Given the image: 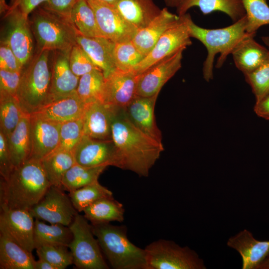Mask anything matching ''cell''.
Instances as JSON below:
<instances>
[{
    "label": "cell",
    "instance_id": "cell-26",
    "mask_svg": "<svg viewBox=\"0 0 269 269\" xmlns=\"http://www.w3.org/2000/svg\"><path fill=\"white\" fill-rule=\"evenodd\" d=\"M113 5L137 30L147 26L161 10L152 0H117Z\"/></svg>",
    "mask_w": 269,
    "mask_h": 269
},
{
    "label": "cell",
    "instance_id": "cell-22",
    "mask_svg": "<svg viewBox=\"0 0 269 269\" xmlns=\"http://www.w3.org/2000/svg\"><path fill=\"white\" fill-rule=\"evenodd\" d=\"M86 106L76 92L51 100L32 114L44 120L62 123L81 119Z\"/></svg>",
    "mask_w": 269,
    "mask_h": 269
},
{
    "label": "cell",
    "instance_id": "cell-34",
    "mask_svg": "<svg viewBox=\"0 0 269 269\" xmlns=\"http://www.w3.org/2000/svg\"><path fill=\"white\" fill-rule=\"evenodd\" d=\"M105 78L100 70H94L80 77L76 92L85 104L104 102Z\"/></svg>",
    "mask_w": 269,
    "mask_h": 269
},
{
    "label": "cell",
    "instance_id": "cell-10",
    "mask_svg": "<svg viewBox=\"0 0 269 269\" xmlns=\"http://www.w3.org/2000/svg\"><path fill=\"white\" fill-rule=\"evenodd\" d=\"M64 190L51 185L30 212L34 219L69 226L78 211Z\"/></svg>",
    "mask_w": 269,
    "mask_h": 269
},
{
    "label": "cell",
    "instance_id": "cell-44",
    "mask_svg": "<svg viewBox=\"0 0 269 269\" xmlns=\"http://www.w3.org/2000/svg\"><path fill=\"white\" fill-rule=\"evenodd\" d=\"M22 72L0 69V93L16 96Z\"/></svg>",
    "mask_w": 269,
    "mask_h": 269
},
{
    "label": "cell",
    "instance_id": "cell-28",
    "mask_svg": "<svg viewBox=\"0 0 269 269\" xmlns=\"http://www.w3.org/2000/svg\"><path fill=\"white\" fill-rule=\"evenodd\" d=\"M193 6L198 7L204 14L214 11H220L227 14L235 22L246 15L242 0H182L176 8L178 15L186 13Z\"/></svg>",
    "mask_w": 269,
    "mask_h": 269
},
{
    "label": "cell",
    "instance_id": "cell-37",
    "mask_svg": "<svg viewBox=\"0 0 269 269\" xmlns=\"http://www.w3.org/2000/svg\"><path fill=\"white\" fill-rule=\"evenodd\" d=\"M69 196L78 212H81L97 201L113 197V193L97 181L70 192Z\"/></svg>",
    "mask_w": 269,
    "mask_h": 269
},
{
    "label": "cell",
    "instance_id": "cell-50",
    "mask_svg": "<svg viewBox=\"0 0 269 269\" xmlns=\"http://www.w3.org/2000/svg\"><path fill=\"white\" fill-rule=\"evenodd\" d=\"M35 269H57L53 265L47 261L38 258L37 261H35Z\"/></svg>",
    "mask_w": 269,
    "mask_h": 269
},
{
    "label": "cell",
    "instance_id": "cell-46",
    "mask_svg": "<svg viewBox=\"0 0 269 269\" xmlns=\"http://www.w3.org/2000/svg\"><path fill=\"white\" fill-rule=\"evenodd\" d=\"M14 168L6 138L0 130V174L3 180L8 179Z\"/></svg>",
    "mask_w": 269,
    "mask_h": 269
},
{
    "label": "cell",
    "instance_id": "cell-38",
    "mask_svg": "<svg viewBox=\"0 0 269 269\" xmlns=\"http://www.w3.org/2000/svg\"><path fill=\"white\" fill-rule=\"evenodd\" d=\"M247 18V31L256 33L262 26L269 24V6L267 0H242Z\"/></svg>",
    "mask_w": 269,
    "mask_h": 269
},
{
    "label": "cell",
    "instance_id": "cell-54",
    "mask_svg": "<svg viewBox=\"0 0 269 269\" xmlns=\"http://www.w3.org/2000/svg\"><path fill=\"white\" fill-rule=\"evenodd\" d=\"M100 0L107 2L112 4H114L117 1V0Z\"/></svg>",
    "mask_w": 269,
    "mask_h": 269
},
{
    "label": "cell",
    "instance_id": "cell-23",
    "mask_svg": "<svg viewBox=\"0 0 269 269\" xmlns=\"http://www.w3.org/2000/svg\"><path fill=\"white\" fill-rule=\"evenodd\" d=\"M180 17L164 8L147 26L137 30L132 41L145 57L161 35L176 23Z\"/></svg>",
    "mask_w": 269,
    "mask_h": 269
},
{
    "label": "cell",
    "instance_id": "cell-36",
    "mask_svg": "<svg viewBox=\"0 0 269 269\" xmlns=\"http://www.w3.org/2000/svg\"><path fill=\"white\" fill-rule=\"evenodd\" d=\"M23 114L16 96L0 93V130L6 137L16 127Z\"/></svg>",
    "mask_w": 269,
    "mask_h": 269
},
{
    "label": "cell",
    "instance_id": "cell-16",
    "mask_svg": "<svg viewBox=\"0 0 269 269\" xmlns=\"http://www.w3.org/2000/svg\"><path fill=\"white\" fill-rule=\"evenodd\" d=\"M60 123L30 115L31 153L29 159L38 160L54 151L60 139Z\"/></svg>",
    "mask_w": 269,
    "mask_h": 269
},
{
    "label": "cell",
    "instance_id": "cell-17",
    "mask_svg": "<svg viewBox=\"0 0 269 269\" xmlns=\"http://www.w3.org/2000/svg\"><path fill=\"white\" fill-rule=\"evenodd\" d=\"M118 109L105 102L86 104L82 117L84 135L98 139L111 140L112 121Z\"/></svg>",
    "mask_w": 269,
    "mask_h": 269
},
{
    "label": "cell",
    "instance_id": "cell-39",
    "mask_svg": "<svg viewBox=\"0 0 269 269\" xmlns=\"http://www.w3.org/2000/svg\"><path fill=\"white\" fill-rule=\"evenodd\" d=\"M114 58L117 69L133 71L144 56L131 40L116 43Z\"/></svg>",
    "mask_w": 269,
    "mask_h": 269
},
{
    "label": "cell",
    "instance_id": "cell-52",
    "mask_svg": "<svg viewBox=\"0 0 269 269\" xmlns=\"http://www.w3.org/2000/svg\"><path fill=\"white\" fill-rule=\"evenodd\" d=\"M259 269H269V256L260 266Z\"/></svg>",
    "mask_w": 269,
    "mask_h": 269
},
{
    "label": "cell",
    "instance_id": "cell-31",
    "mask_svg": "<svg viewBox=\"0 0 269 269\" xmlns=\"http://www.w3.org/2000/svg\"><path fill=\"white\" fill-rule=\"evenodd\" d=\"M72 239V234L69 226L59 224H47L42 220L35 219V248L44 245H63L68 247Z\"/></svg>",
    "mask_w": 269,
    "mask_h": 269
},
{
    "label": "cell",
    "instance_id": "cell-32",
    "mask_svg": "<svg viewBox=\"0 0 269 269\" xmlns=\"http://www.w3.org/2000/svg\"><path fill=\"white\" fill-rule=\"evenodd\" d=\"M40 161L51 185L62 189L65 173L76 163L73 152L55 150Z\"/></svg>",
    "mask_w": 269,
    "mask_h": 269
},
{
    "label": "cell",
    "instance_id": "cell-21",
    "mask_svg": "<svg viewBox=\"0 0 269 269\" xmlns=\"http://www.w3.org/2000/svg\"><path fill=\"white\" fill-rule=\"evenodd\" d=\"M158 94L151 97L136 95L125 110L137 128L152 138L162 142V134L156 125L154 115Z\"/></svg>",
    "mask_w": 269,
    "mask_h": 269
},
{
    "label": "cell",
    "instance_id": "cell-12",
    "mask_svg": "<svg viewBox=\"0 0 269 269\" xmlns=\"http://www.w3.org/2000/svg\"><path fill=\"white\" fill-rule=\"evenodd\" d=\"M92 8L103 36L115 43L131 41L137 29L128 22L113 4L100 0H86Z\"/></svg>",
    "mask_w": 269,
    "mask_h": 269
},
{
    "label": "cell",
    "instance_id": "cell-3",
    "mask_svg": "<svg viewBox=\"0 0 269 269\" xmlns=\"http://www.w3.org/2000/svg\"><path fill=\"white\" fill-rule=\"evenodd\" d=\"M247 26L246 15L229 26L218 29L201 27L193 22L191 17L189 18L188 26L190 37L199 40L207 50L203 67V76L207 81L213 78L215 56L220 53L216 67L220 68L240 42L251 34L247 32Z\"/></svg>",
    "mask_w": 269,
    "mask_h": 269
},
{
    "label": "cell",
    "instance_id": "cell-13",
    "mask_svg": "<svg viewBox=\"0 0 269 269\" xmlns=\"http://www.w3.org/2000/svg\"><path fill=\"white\" fill-rule=\"evenodd\" d=\"M182 48L159 60L138 76L136 95L151 97L159 94L164 85L181 67Z\"/></svg>",
    "mask_w": 269,
    "mask_h": 269
},
{
    "label": "cell",
    "instance_id": "cell-41",
    "mask_svg": "<svg viewBox=\"0 0 269 269\" xmlns=\"http://www.w3.org/2000/svg\"><path fill=\"white\" fill-rule=\"evenodd\" d=\"M83 135L82 118L62 123L60 130L59 143L55 150L73 152Z\"/></svg>",
    "mask_w": 269,
    "mask_h": 269
},
{
    "label": "cell",
    "instance_id": "cell-42",
    "mask_svg": "<svg viewBox=\"0 0 269 269\" xmlns=\"http://www.w3.org/2000/svg\"><path fill=\"white\" fill-rule=\"evenodd\" d=\"M258 103L269 94V56L254 71L245 75Z\"/></svg>",
    "mask_w": 269,
    "mask_h": 269
},
{
    "label": "cell",
    "instance_id": "cell-47",
    "mask_svg": "<svg viewBox=\"0 0 269 269\" xmlns=\"http://www.w3.org/2000/svg\"><path fill=\"white\" fill-rule=\"evenodd\" d=\"M77 0H47L41 5L62 16L70 19L72 10Z\"/></svg>",
    "mask_w": 269,
    "mask_h": 269
},
{
    "label": "cell",
    "instance_id": "cell-9",
    "mask_svg": "<svg viewBox=\"0 0 269 269\" xmlns=\"http://www.w3.org/2000/svg\"><path fill=\"white\" fill-rule=\"evenodd\" d=\"M159 38L151 51L134 67L133 72L139 75L159 60L192 44L188 22L191 17L186 13Z\"/></svg>",
    "mask_w": 269,
    "mask_h": 269
},
{
    "label": "cell",
    "instance_id": "cell-2",
    "mask_svg": "<svg viewBox=\"0 0 269 269\" xmlns=\"http://www.w3.org/2000/svg\"><path fill=\"white\" fill-rule=\"evenodd\" d=\"M51 186L40 160L29 159L0 182V205L30 210Z\"/></svg>",
    "mask_w": 269,
    "mask_h": 269
},
{
    "label": "cell",
    "instance_id": "cell-30",
    "mask_svg": "<svg viewBox=\"0 0 269 269\" xmlns=\"http://www.w3.org/2000/svg\"><path fill=\"white\" fill-rule=\"evenodd\" d=\"M84 216L92 224L108 223L124 220L123 204L113 197L101 199L85 208Z\"/></svg>",
    "mask_w": 269,
    "mask_h": 269
},
{
    "label": "cell",
    "instance_id": "cell-27",
    "mask_svg": "<svg viewBox=\"0 0 269 269\" xmlns=\"http://www.w3.org/2000/svg\"><path fill=\"white\" fill-rule=\"evenodd\" d=\"M32 252L0 232V269H35Z\"/></svg>",
    "mask_w": 269,
    "mask_h": 269
},
{
    "label": "cell",
    "instance_id": "cell-25",
    "mask_svg": "<svg viewBox=\"0 0 269 269\" xmlns=\"http://www.w3.org/2000/svg\"><path fill=\"white\" fill-rule=\"evenodd\" d=\"M256 33L244 38L232 52L236 66L244 75L262 65L269 56V50L254 39Z\"/></svg>",
    "mask_w": 269,
    "mask_h": 269
},
{
    "label": "cell",
    "instance_id": "cell-35",
    "mask_svg": "<svg viewBox=\"0 0 269 269\" xmlns=\"http://www.w3.org/2000/svg\"><path fill=\"white\" fill-rule=\"evenodd\" d=\"M107 167H88L75 163L65 173L62 181V188L70 192L98 181L100 175Z\"/></svg>",
    "mask_w": 269,
    "mask_h": 269
},
{
    "label": "cell",
    "instance_id": "cell-40",
    "mask_svg": "<svg viewBox=\"0 0 269 269\" xmlns=\"http://www.w3.org/2000/svg\"><path fill=\"white\" fill-rule=\"evenodd\" d=\"M68 247L63 245H44L35 248L38 258L43 259L57 269H64L73 264Z\"/></svg>",
    "mask_w": 269,
    "mask_h": 269
},
{
    "label": "cell",
    "instance_id": "cell-6",
    "mask_svg": "<svg viewBox=\"0 0 269 269\" xmlns=\"http://www.w3.org/2000/svg\"><path fill=\"white\" fill-rule=\"evenodd\" d=\"M28 20L37 51L69 49L77 44V37L80 34L69 18L40 5Z\"/></svg>",
    "mask_w": 269,
    "mask_h": 269
},
{
    "label": "cell",
    "instance_id": "cell-49",
    "mask_svg": "<svg viewBox=\"0 0 269 269\" xmlns=\"http://www.w3.org/2000/svg\"><path fill=\"white\" fill-rule=\"evenodd\" d=\"M254 111L258 116L269 120V94L256 103Z\"/></svg>",
    "mask_w": 269,
    "mask_h": 269
},
{
    "label": "cell",
    "instance_id": "cell-20",
    "mask_svg": "<svg viewBox=\"0 0 269 269\" xmlns=\"http://www.w3.org/2000/svg\"><path fill=\"white\" fill-rule=\"evenodd\" d=\"M71 50L53 51L54 55L51 67V100L76 92L80 77L75 75L70 68Z\"/></svg>",
    "mask_w": 269,
    "mask_h": 269
},
{
    "label": "cell",
    "instance_id": "cell-33",
    "mask_svg": "<svg viewBox=\"0 0 269 269\" xmlns=\"http://www.w3.org/2000/svg\"><path fill=\"white\" fill-rule=\"evenodd\" d=\"M70 19L80 34L85 37H104L99 27L95 13L86 0H77Z\"/></svg>",
    "mask_w": 269,
    "mask_h": 269
},
{
    "label": "cell",
    "instance_id": "cell-19",
    "mask_svg": "<svg viewBox=\"0 0 269 269\" xmlns=\"http://www.w3.org/2000/svg\"><path fill=\"white\" fill-rule=\"evenodd\" d=\"M227 245L237 251L242 260L243 269H259L269 256V241L256 239L247 229L229 238Z\"/></svg>",
    "mask_w": 269,
    "mask_h": 269
},
{
    "label": "cell",
    "instance_id": "cell-8",
    "mask_svg": "<svg viewBox=\"0 0 269 269\" xmlns=\"http://www.w3.org/2000/svg\"><path fill=\"white\" fill-rule=\"evenodd\" d=\"M146 269H206L202 259L188 246L173 241L159 239L144 248Z\"/></svg>",
    "mask_w": 269,
    "mask_h": 269
},
{
    "label": "cell",
    "instance_id": "cell-4",
    "mask_svg": "<svg viewBox=\"0 0 269 269\" xmlns=\"http://www.w3.org/2000/svg\"><path fill=\"white\" fill-rule=\"evenodd\" d=\"M91 224L102 253L114 269H146V253L130 241L127 227L108 223Z\"/></svg>",
    "mask_w": 269,
    "mask_h": 269
},
{
    "label": "cell",
    "instance_id": "cell-1",
    "mask_svg": "<svg viewBox=\"0 0 269 269\" xmlns=\"http://www.w3.org/2000/svg\"><path fill=\"white\" fill-rule=\"evenodd\" d=\"M112 139L116 147L117 167L147 177L164 150L162 142L137 128L124 109H118L112 124Z\"/></svg>",
    "mask_w": 269,
    "mask_h": 269
},
{
    "label": "cell",
    "instance_id": "cell-51",
    "mask_svg": "<svg viewBox=\"0 0 269 269\" xmlns=\"http://www.w3.org/2000/svg\"><path fill=\"white\" fill-rule=\"evenodd\" d=\"M164 1L167 6L177 8L182 0H164Z\"/></svg>",
    "mask_w": 269,
    "mask_h": 269
},
{
    "label": "cell",
    "instance_id": "cell-43",
    "mask_svg": "<svg viewBox=\"0 0 269 269\" xmlns=\"http://www.w3.org/2000/svg\"><path fill=\"white\" fill-rule=\"evenodd\" d=\"M69 63L73 73L79 77L94 70H100L78 44L71 48Z\"/></svg>",
    "mask_w": 269,
    "mask_h": 269
},
{
    "label": "cell",
    "instance_id": "cell-45",
    "mask_svg": "<svg viewBox=\"0 0 269 269\" xmlns=\"http://www.w3.org/2000/svg\"><path fill=\"white\" fill-rule=\"evenodd\" d=\"M23 67L11 48L1 41L0 69L11 71H22Z\"/></svg>",
    "mask_w": 269,
    "mask_h": 269
},
{
    "label": "cell",
    "instance_id": "cell-5",
    "mask_svg": "<svg viewBox=\"0 0 269 269\" xmlns=\"http://www.w3.org/2000/svg\"><path fill=\"white\" fill-rule=\"evenodd\" d=\"M50 51H37L22 70L16 97L26 114L35 113L51 99Z\"/></svg>",
    "mask_w": 269,
    "mask_h": 269
},
{
    "label": "cell",
    "instance_id": "cell-11",
    "mask_svg": "<svg viewBox=\"0 0 269 269\" xmlns=\"http://www.w3.org/2000/svg\"><path fill=\"white\" fill-rule=\"evenodd\" d=\"M5 17L7 25L5 37L1 41L11 48L23 68L33 57V33L28 18L16 10H7Z\"/></svg>",
    "mask_w": 269,
    "mask_h": 269
},
{
    "label": "cell",
    "instance_id": "cell-7",
    "mask_svg": "<svg viewBox=\"0 0 269 269\" xmlns=\"http://www.w3.org/2000/svg\"><path fill=\"white\" fill-rule=\"evenodd\" d=\"M69 227L72 239L68 248L73 264L81 269H108L91 224L85 216L78 213Z\"/></svg>",
    "mask_w": 269,
    "mask_h": 269
},
{
    "label": "cell",
    "instance_id": "cell-29",
    "mask_svg": "<svg viewBox=\"0 0 269 269\" xmlns=\"http://www.w3.org/2000/svg\"><path fill=\"white\" fill-rule=\"evenodd\" d=\"M6 138L14 167L29 159L31 153L30 115L24 113L16 127Z\"/></svg>",
    "mask_w": 269,
    "mask_h": 269
},
{
    "label": "cell",
    "instance_id": "cell-48",
    "mask_svg": "<svg viewBox=\"0 0 269 269\" xmlns=\"http://www.w3.org/2000/svg\"><path fill=\"white\" fill-rule=\"evenodd\" d=\"M47 0H10L9 5H7V10H16L20 12L23 16L28 18L30 14L39 6Z\"/></svg>",
    "mask_w": 269,
    "mask_h": 269
},
{
    "label": "cell",
    "instance_id": "cell-24",
    "mask_svg": "<svg viewBox=\"0 0 269 269\" xmlns=\"http://www.w3.org/2000/svg\"><path fill=\"white\" fill-rule=\"evenodd\" d=\"M77 43L107 77L117 68L114 58L116 43L105 37H88L79 35Z\"/></svg>",
    "mask_w": 269,
    "mask_h": 269
},
{
    "label": "cell",
    "instance_id": "cell-15",
    "mask_svg": "<svg viewBox=\"0 0 269 269\" xmlns=\"http://www.w3.org/2000/svg\"><path fill=\"white\" fill-rule=\"evenodd\" d=\"M76 163L85 167H117L118 158L111 140H101L83 135L73 151Z\"/></svg>",
    "mask_w": 269,
    "mask_h": 269
},
{
    "label": "cell",
    "instance_id": "cell-14",
    "mask_svg": "<svg viewBox=\"0 0 269 269\" xmlns=\"http://www.w3.org/2000/svg\"><path fill=\"white\" fill-rule=\"evenodd\" d=\"M0 232L30 252L35 248L34 225L35 219L29 210L12 209L0 205Z\"/></svg>",
    "mask_w": 269,
    "mask_h": 269
},
{
    "label": "cell",
    "instance_id": "cell-18",
    "mask_svg": "<svg viewBox=\"0 0 269 269\" xmlns=\"http://www.w3.org/2000/svg\"><path fill=\"white\" fill-rule=\"evenodd\" d=\"M138 76L116 69L105 78L104 102L125 110L136 95Z\"/></svg>",
    "mask_w": 269,
    "mask_h": 269
},
{
    "label": "cell",
    "instance_id": "cell-53",
    "mask_svg": "<svg viewBox=\"0 0 269 269\" xmlns=\"http://www.w3.org/2000/svg\"><path fill=\"white\" fill-rule=\"evenodd\" d=\"M262 39L265 44L268 47L269 50V37H263Z\"/></svg>",
    "mask_w": 269,
    "mask_h": 269
}]
</instances>
